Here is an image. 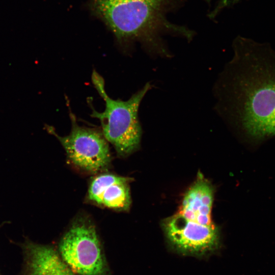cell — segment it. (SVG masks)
<instances>
[{
  "label": "cell",
  "instance_id": "1",
  "mask_svg": "<svg viewBox=\"0 0 275 275\" xmlns=\"http://www.w3.org/2000/svg\"><path fill=\"white\" fill-rule=\"evenodd\" d=\"M232 47L214 86L215 109L232 130L259 143L275 136V51L241 36Z\"/></svg>",
  "mask_w": 275,
  "mask_h": 275
},
{
  "label": "cell",
  "instance_id": "2",
  "mask_svg": "<svg viewBox=\"0 0 275 275\" xmlns=\"http://www.w3.org/2000/svg\"><path fill=\"white\" fill-rule=\"evenodd\" d=\"M184 3L185 0H90L89 8L122 46L138 42L150 55L169 58L172 53L164 37L190 41L196 35L193 30L168 19Z\"/></svg>",
  "mask_w": 275,
  "mask_h": 275
},
{
  "label": "cell",
  "instance_id": "3",
  "mask_svg": "<svg viewBox=\"0 0 275 275\" xmlns=\"http://www.w3.org/2000/svg\"><path fill=\"white\" fill-rule=\"evenodd\" d=\"M92 83L105 103L103 112L92 108L91 116L98 119L102 133L108 142L121 156L128 155L139 147L142 130L138 117L140 103L151 85L147 82L126 101L114 100L105 90L103 77L95 70L92 74Z\"/></svg>",
  "mask_w": 275,
  "mask_h": 275
},
{
  "label": "cell",
  "instance_id": "4",
  "mask_svg": "<svg viewBox=\"0 0 275 275\" xmlns=\"http://www.w3.org/2000/svg\"><path fill=\"white\" fill-rule=\"evenodd\" d=\"M60 255L78 275H106L107 266L94 226L89 221H76L59 243Z\"/></svg>",
  "mask_w": 275,
  "mask_h": 275
},
{
  "label": "cell",
  "instance_id": "5",
  "mask_svg": "<svg viewBox=\"0 0 275 275\" xmlns=\"http://www.w3.org/2000/svg\"><path fill=\"white\" fill-rule=\"evenodd\" d=\"M69 116L71 129L68 135L61 136L53 126L46 124L45 129L57 138L70 161L78 168L92 173L106 169L111 156L108 142L102 131L79 125L71 111Z\"/></svg>",
  "mask_w": 275,
  "mask_h": 275
},
{
  "label": "cell",
  "instance_id": "6",
  "mask_svg": "<svg viewBox=\"0 0 275 275\" xmlns=\"http://www.w3.org/2000/svg\"><path fill=\"white\" fill-rule=\"evenodd\" d=\"M162 226L169 243L182 254L203 255L219 246V232L215 225H203L177 213L163 220Z\"/></svg>",
  "mask_w": 275,
  "mask_h": 275
},
{
  "label": "cell",
  "instance_id": "7",
  "mask_svg": "<svg viewBox=\"0 0 275 275\" xmlns=\"http://www.w3.org/2000/svg\"><path fill=\"white\" fill-rule=\"evenodd\" d=\"M129 178L111 174L97 176L92 180L88 199L108 208L126 210L131 204Z\"/></svg>",
  "mask_w": 275,
  "mask_h": 275
},
{
  "label": "cell",
  "instance_id": "8",
  "mask_svg": "<svg viewBox=\"0 0 275 275\" xmlns=\"http://www.w3.org/2000/svg\"><path fill=\"white\" fill-rule=\"evenodd\" d=\"M22 275H76L51 246L26 240L22 245Z\"/></svg>",
  "mask_w": 275,
  "mask_h": 275
},
{
  "label": "cell",
  "instance_id": "9",
  "mask_svg": "<svg viewBox=\"0 0 275 275\" xmlns=\"http://www.w3.org/2000/svg\"><path fill=\"white\" fill-rule=\"evenodd\" d=\"M213 197L212 185L200 174L184 195L178 213L203 225H214L211 214Z\"/></svg>",
  "mask_w": 275,
  "mask_h": 275
},
{
  "label": "cell",
  "instance_id": "10",
  "mask_svg": "<svg viewBox=\"0 0 275 275\" xmlns=\"http://www.w3.org/2000/svg\"><path fill=\"white\" fill-rule=\"evenodd\" d=\"M0 275H1V274H0Z\"/></svg>",
  "mask_w": 275,
  "mask_h": 275
}]
</instances>
